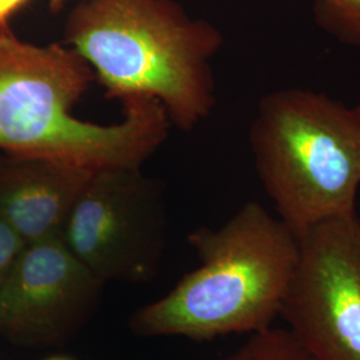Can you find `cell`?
Segmentation results:
<instances>
[{
	"label": "cell",
	"mask_w": 360,
	"mask_h": 360,
	"mask_svg": "<svg viewBox=\"0 0 360 360\" xmlns=\"http://www.w3.org/2000/svg\"><path fill=\"white\" fill-rule=\"evenodd\" d=\"M95 74L70 47L35 46L0 31V151L98 171L141 167L167 136L165 105L148 96L122 101L111 126L79 120L74 105Z\"/></svg>",
	"instance_id": "6da1fadb"
},
{
	"label": "cell",
	"mask_w": 360,
	"mask_h": 360,
	"mask_svg": "<svg viewBox=\"0 0 360 360\" xmlns=\"http://www.w3.org/2000/svg\"><path fill=\"white\" fill-rule=\"evenodd\" d=\"M65 43L89 63L107 98L158 99L184 131L217 103L210 62L223 35L174 0H82L67 18Z\"/></svg>",
	"instance_id": "7a4b0ae2"
},
{
	"label": "cell",
	"mask_w": 360,
	"mask_h": 360,
	"mask_svg": "<svg viewBox=\"0 0 360 360\" xmlns=\"http://www.w3.org/2000/svg\"><path fill=\"white\" fill-rule=\"evenodd\" d=\"M188 242L200 266L167 295L138 309L131 331L212 340L271 327L299 255L297 236L283 220L248 202L224 226L199 229Z\"/></svg>",
	"instance_id": "3957f363"
},
{
	"label": "cell",
	"mask_w": 360,
	"mask_h": 360,
	"mask_svg": "<svg viewBox=\"0 0 360 360\" xmlns=\"http://www.w3.org/2000/svg\"><path fill=\"white\" fill-rule=\"evenodd\" d=\"M259 178L296 236L356 212L360 115L327 94L283 89L259 103L250 129Z\"/></svg>",
	"instance_id": "277c9868"
},
{
	"label": "cell",
	"mask_w": 360,
	"mask_h": 360,
	"mask_svg": "<svg viewBox=\"0 0 360 360\" xmlns=\"http://www.w3.org/2000/svg\"><path fill=\"white\" fill-rule=\"evenodd\" d=\"M166 211L139 167L94 171L71 208L62 238L103 282L154 279L166 245Z\"/></svg>",
	"instance_id": "5b68a950"
},
{
	"label": "cell",
	"mask_w": 360,
	"mask_h": 360,
	"mask_svg": "<svg viewBox=\"0 0 360 360\" xmlns=\"http://www.w3.org/2000/svg\"><path fill=\"white\" fill-rule=\"evenodd\" d=\"M281 315L316 360H360V218L330 219L297 235Z\"/></svg>",
	"instance_id": "8992f818"
},
{
	"label": "cell",
	"mask_w": 360,
	"mask_h": 360,
	"mask_svg": "<svg viewBox=\"0 0 360 360\" xmlns=\"http://www.w3.org/2000/svg\"><path fill=\"white\" fill-rule=\"evenodd\" d=\"M104 284L62 235L26 243L0 287V335L23 346L59 345L90 319Z\"/></svg>",
	"instance_id": "52a82bcc"
},
{
	"label": "cell",
	"mask_w": 360,
	"mask_h": 360,
	"mask_svg": "<svg viewBox=\"0 0 360 360\" xmlns=\"http://www.w3.org/2000/svg\"><path fill=\"white\" fill-rule=\"evenodd\" d=\"M92 172L46 159L0 158V219L25 245L62 235Z\"/></svg>",
	"instance_id": "ba28073f"
},
{
	"label": "cell",
	"mask_w": 360,
	"mask_h": 360,
	"mask_svg": "<svg viewBox=\"0 0 360 360\" xmlns=\"http://www.w3.org/2000/svg\"><path fill=\"white\" fill-rule=\"evenodd\" d=\"M224 360H316L290 330L269 327L254 333Z\"/></svg>",
	"instance_id": "9c48e42d"
},
{
	"label": "cell",
	"mask_w": 360,
	"mask_h": 360,
	"mask_svg": "<svg viewBox=\"0 0 360 360\" xmlns=\"http://www.w3.org/2000/svg\"><path fill=\"white\" fill-rule=\"evenodd\" d=\"M312 18L335 40L360 50V0H314Z\"/></svg>",
	"instance_id": "30bf717a"
},
{
	"label": "cell",
	"mask_w": 360,
	"mask_h": 360,
	"mask_svg": "<svg viewBox=\"0 0 360 360\" xmlns=\"http://www.w3.org/2000/svg\"><path fill=\"white\" fill-rule=\"evenodd\" d=\"M23 245L25 242L20 236L3 219H0V287Z\"/></svg>",
	"instance_id": "8fae6325"
},
{
	"label": "cell",
	"mask_w": 360,
	"mask_h": 360,
	"mask_svg": "<svg viewBox=\"0 0 360 360\" xmlns=\"http://www.w3.org/2000/svg\"><path fill=\"white\" fill-rule=\"evenodd\" d=\"M31 0H0V31H8L13 16L22 11Z\"/></svg>",
	"instance_id": "7c38bea8"
},
{
	"label": "cell",
	"mask_w": 360,
	"mask_h": 360,
	"mask_svg": "<svg viewBox=\"0 0 360 360\" xmlns=\"http://www.w3.org/2000/svg\"><path fill=\"white\" fill-rule=\"evenodd\" d=\"M67 1H70V0H49V6H50L52 13H59L63 10Z\"/></svg>",
	"instance_id": "4fadbf2b"
},
{
	"label": "cell",
	"mask_w": 360,
	"mask_h": 360,
	"mask_svg": "<svg viewBox=\"0 0 360 360\" xmlns=\"http://www.w3.org/2000/svg\"><path fill=\"white\" fill-rule=\"evenodd\" d=\"M46 360H74L71 358H67V356H51V358H47Z\"/></svg>",
	"instance_id": "5bb4252c"
},
{
	"label": "cell",
	"mask_w": 360,
	"mask_h": 360,
	"mask_svg": "<svg viewBox=\"0 0 360 360\" xmlns=\"http://www.w3.org/2000/svg\"><path fill=\"white\" fill-rule=\"evenodd\" d=\"M354 107H355V108H356V111H358V112H359V115H360V92H359V98H358V102H356V104H355V105H354Z\"/></svg>",
	"instance_id": "9a60e30c"
}]
</instances>
